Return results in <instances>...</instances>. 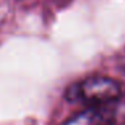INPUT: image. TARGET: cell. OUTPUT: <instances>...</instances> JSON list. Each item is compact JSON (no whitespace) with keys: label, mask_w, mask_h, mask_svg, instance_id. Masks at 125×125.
<instances>
[{"label":"cell","mask_w":125,"mask_h":125,"mask_svg":"<svg viewBox=\"0 0 125 125\" xmlns=\"http://www.w3.org/2000/svg\"><path fill=\"white\" fill-rule=\"evenodd\" d=\"M121 93V85L114 79L109 77H89L69 87L66 98L71 102L100 108L120 101Z\"/></svg>","instance_id":"cell-1"}]
</instances>
